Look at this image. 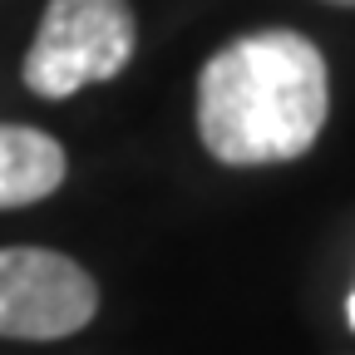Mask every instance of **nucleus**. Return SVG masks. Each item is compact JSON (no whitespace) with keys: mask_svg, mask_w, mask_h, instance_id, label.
<instances>
[{"mask_svg":"<svg viewBox=\"0 0 355 355\" xmlns=\"http://www.w3.org/2000/svg\"><path fill=\"white\" fill-rule=\"evenodd\" d=\"M331 114L326 55L296 30H252L198 74V139L227 168L311 153Z\"/></svg>","mask_w":355,"mask_h":355,"instance_id":"nucleus-1","label":"nucleus"},{"mask_svg":"<svg viewBox=\"0 0 355 355\" xmlns=\"http://www.w3.org/2000/svg\"><path fill=\"white\" fill-rule=\"evenodd\" d=\"M133 44H139V25L128 0H50L20 64L25 89L40 99H69L84 84L123 74Z\"/></svg>","mask_w":355,"mask_h":355,"instance_id":"nucleus-2","label":"nucleus"},{"mask_svg":"<svg viewBox=\"0 0 355 355\" xmlns=\"http://www.w3.org/2000/svg\"><path fill=\"white\" fill-rule=\"evenodd\" d=\"M99 311V286L84 266L50 247H0V336L64 340Z\"/></svg>","mask_w":355,"mask_h":355,"instance_id":"nucleus-3","label":"nucleus"},{"mask_svg":"<svg viewBox=\"0 0 355 355\" xmlns=\"http://www.w3.org/2000/svg\"><path fill=\"white\" fill-rule=\"evenodd\" d=\"M64 148L60 139L25 123H0V212L30 207L64 183Z\"/></svg>","mask_w":355,"mask_h":355,"instance_id":"nucleus-4","label":"nucleus"},{"mask_svg":"<svg viewBox=\"0 0 355 355\" xmlns=\"http://www.w3.org/2000/svg\"><path fill=\"white\" fill-rule=\"evenodd\" d=\"M345 321H350V331H355V291H350V301H345Z\"/></svg>","mask_w":355,"mask_h":355,"instance_id":"nucleus-5","label":"nucleus"},{"mask_svg":"<svg viewBox=\"0 0 355 355\" xmlns=\"http://www.w3.org/2000/svg\"><path fill=\"white\" fill-rule=\"evenodd\" d=\"M331 6H355V0H331Z\"/></svg>","mask_w":355,"mask_h":355,"instance_id":"nucleus-6","label":"nucleus"}]
</instances>
